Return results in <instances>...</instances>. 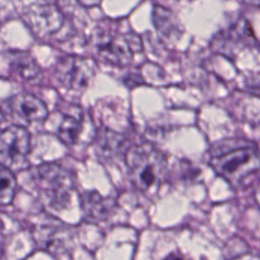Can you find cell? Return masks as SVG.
Returning <instances> with one entry per match:
<instances>
[{
    "label": "cell",
    "instance_id": "cell-7",
    "mask_svg": "<svg viewBox=\"0 0 260 260\" xmlns=\"http://www.w3.org/2000/svg\"><path fill=\"white\" fill-rule=\"evenodd\" d=\"M9 114L24 123H41L48 117L46 104L37 95L20 92L6 102Z\"/></svg>",
    "mask_w": 260,
    "mask_h": 260
},
{
    "label": "cell",
    "instance_id": "cell-2",
    "mask_svg": "<svg viewBox=\"0 0 260 260\" xmlns=\"http://www.w3.org/2000/svg\"><path fill=\"white\" fill-rule=\"evenodd\" d=\"M35 182L46 206L54 210L66 207L74 187L73 175L68 170L57 164L39 166L35 174Z\"/></svg>",
    "mask_w": 260,
    "mask_h": 260
},
{
    "label": "cell",
    "instance_id": "cell-9",
    "mask_svg": "<svg viewBox=\"0 0 260 260\" xmlns=\"http://www.w3.org/2000/svg\"><path fill=\"white\" fill-rule=\"evenodd\" d=\"M82 206L89 220L101 221L109 216L114 207V201L95 191H86L82 195Z\"/></svg>",
    "mask_w": 260,
    "mask_h": 260
},
{
    "label": "cell",
    "instance_id": "cell-16",
    "mask_svg": "<svg viewBox=\"0 0 260 260\" xmlns=\"http://www.w3.org/2000/svg\"><path fill=\"white\" fill-rule=\"evenodd\" d=\"M79 3H81L83 6H86V7H92V6H96L99 5L102 0H78Z\"/></svg>",
    "mask_w": 260,
    "mask_h": 260
},
{
    "label": "cell",
    "instance_id": "cell-11",
    "mask_svg": "<svg viewBox=\"0 0 260 260\" xmlns=\"http://www.w3.org/2000/svg\"><path fill=\"white\" fill-rule=\"evenodd\" d=\"M153 21L158 32L167 38L172 39L178 37L180 29L179 23L175 19L174 14L161 6H155L153 9Z\"/></svg>",
    "mask_w": 260,
    "mask_h": 260
},
{
    "label": "cell",
    "instance_id": "cell-1",
    "mask_svg": "<svg viewBox=\"0 0 260 260\" xmlns=\"http://www.w3.org/2000/svg\"><path fill=\"white\" fill-rule=\"evenodd\" d=\"M125 160L134 186L149 196L156 194L167 173L164 153L150 143H142L130 147Z\"/></svg>",
    "mask_w": 260,
    "mask_h": 260
},
{
    "label": "cell",
    "instance_id": "cell-13",
    "mask_svg": "<svg viewBox=\"0 0 260 260\" xmlns=\"http://www.w3.org/2000/svg\"><path fill=\"white\" fill-rule=\"evenodd\" d=\"M16 192V179L12 170L1 166L0 170V201L2 205L12 202Z\"/></svg>",
    "mask_w": 260,
    "mask_h": 260
},
{
    "label": "cell",
    "instance_id": "cell-12",
    "mask_svg": "<svg viewBox=\"0 0 260 260\" xmlns=\"http://www.w3.org/2000/svg\"><path fill=\"white\" fill-rule=\"evenodd\" d=\"M81 132V116L65 115L61 121L57 135L60 140L66 144H73L76 142Z\"/></svg>",
    "mask_w": 260,
    "mask_h": 260
},
{
    "label": "cell",
    "instance_id": "cell-6",
    "mask_svg": "<svg viewBox=\"0 0 260 260\" xmlns=\"http://www.w3.org/2000/svg\"><path fill=\"white\" fill-rule=\"evenodd\" d=\"M93 60L79 56H64L56 64L55 74L58 81L68 89L81 90L94 76Z\"/></svg>",
    "mask_w": 260,
    "mask_h": 260
},
{
    "label": "cell",
    "instance_id": "cell-8",
    "mask_svg": "<svg viewBox=\"0 0 260 260\" xmlns=\"http://www.w3.org/2000/svg\"><path fill=\"white\" fill-rule=\"evenodd\" d=\"M31 30L40 37L56 32L63 24V14L52 4L31 6L24 14Z\"/></svg>",
    "mask_w": 260,
    "mask_h": 260
},
{
    "label": "cell",
    "instance_id": "cell-14",
    "mask_svg": "<svg viewBox=\"0 0 260 260\" xmlns=\"http://www.w3.org/2000/svg\"><path fill=\"white\" fill-rule=\"evenodd\" d=\"M164 260H189L184 254H182L181 252L179 251H174V252H171L170 254H168Z\"/></svg>",
    "mask_w": 260,
    "mask_h": 260
},
{
    "label": "cell",
    "instance_id": "cell-4",
    "mask_svg": "<svg viewBox=\"0 0 260 260\" xmlns=\"http://www.w3.org/2000/svg\"><path fill=\"white\" fill-rule=\"evenodd\" d=\"M93 43L98 55L117 66L129 65L134 54L142 49L141 41L135 34L99 32Z\"/></svg>",
    "mask_w": 260,
    "mask_h": 260
},
{
    "label": "cell",
    "instance_id": "cell-17",
    "mask_svg": "<svg viewBox=\"0 0 260 260\" xmlns=\"http://www.w3.org/2000/svg\"><path fill=\"white\" fill-rule=\"evenodd\" d=\"M254 198L256 203L258 204V206L260 207V180L258 181L256 187H255V191H254Z\"/></svg>",
    "mask_w": 260,
    "mask_h": 260
},
{
    "label": "cell",
    "instance_id": "cell-3",
    "mask_svg": "<svg viewBox=\"0 0 260 260\" xmlns=\"http://www.w3.org/2000/svg\"><path fill=\"white\" fill-rule=\"evenodd\" d=\"M214 171L233 186H239L247 177L260 171V152L253 146L226 151L211 160Z\"/></svg>",
    "mask_w": 260,
    "mask_h": 260
},
{
    "label": "cell",
    "instance_id": "cell-15",
    "mask_svg": "<svg viewBox=\"0 0 260 260\" xmlns=\"http://www.w3.org/2000/svg\"><path fill=\"white\" fill-rule=\"evenodd\" d=\"M232 260H260V255H255V254H243L240 255Z\"/></svg>",
    "mask_w": 260,
    "mask_h": 260
},
{
    "label": "cell",
    "instance_id": "cell-5",
    "mask_svg": "<svg viewBox=\"0 0 260 260\" xmlns=\"http://www.w3.org/2000/svg\"><path fill=\"white\" fill-rule=\"evenodd\" d=\"M30 148L29 132L22 126L12 125L1 132L0 159L1 166L10 170L24 165Z\"/></svg>",
    "mask_w": 260,
    "mask_h": 260
},
{
    "label": "cell",
    "instance_id": "cell-10",
    "mask_svg": "<svg viewBox=\"0 0 260 260\" xmlns=\"http://www.w3.org/2000/svg\"><path fill=\"white\" fill-rule=\"evenodd\" d=\"M7 59L9 61L10 68L22 79H32L40 73L38 63L29 54L25 52H7Z\"/></svg>",
    "mask_w": 260,
    "mask_h": 260
}]
</instances>
